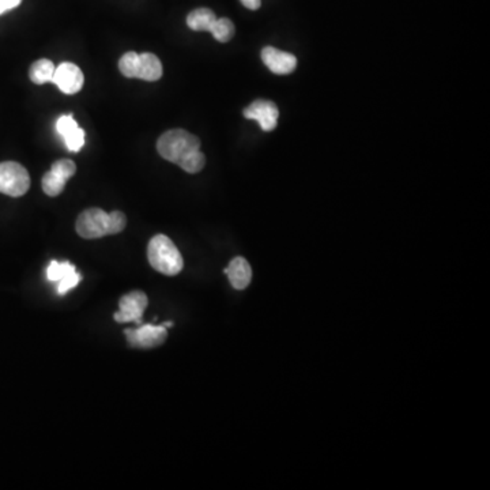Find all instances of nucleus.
I'll return each mask as SVG.
<instances>
[{
    "mask_svg": "<svg viewBox=\"0 0 490 490\" xmlns=\"http://www.w3.org/2000/svg\"><path fill=\"white\" fill-rule=\"evenodd\" d=\"M225 274L228 275L229 283L236 291H244L251 283L252 268L244 258H234L225 268Z\"/></svg>",
    "mask_w": 490,
    "mask_h": 490,
    "instance_id": "f8f14e48",
    "label": "nucleus"
},
{
    "mask_svg": "<svg viewBox=\"0 0 490 490\" xmlns=\"http://www.w3.org/2000/svg\"><path fill=\"white\" fill-rule=\"evenodd\" d=\"M80 281H82V277H80V274H78L77 271L69 274L67 277H64L63 280H60L59 283H57V293H59L60 296H64V294L69 293L72 289H74Z\"/></svg>",
    "mask_w": 490,
    "mask_h": 490,
    "instance_id": "6ab92c4d",
    "label": "nucleus"
},
{
    "mask_svg": "<svg viewBox=\"0 0 490 490\" xmlns=\"http://www.w3.org/2000/svg\"><path fill=\"white\" fill-rule=\"evenodd\" d=\"M148 259L151 267L158 273L174 277L182 273L184 260L174 242L165 234H157L148 242Z\"/></svg>",
    "mask_w": 490,
    "mask_h": 490,
    "instance_id": "7ed1b4c3",
    "label": "nucleus"
},
{
    "mask_svg": "<svg viewBox=\"0 0 490 490\" xmlns=\"http://www.w3.org/2000/svg\"><path fill=\"white\" fill-rule=\"evenodd\" d=\"M138 60L139 55L137 52H127L120 57L119 70L126 78H137Z\"/></svg>",
    "mask_w": 490,
    "mask_h": 490,
    "instance_id": "a211bd4d",
    "label": "nucleus"
},
{
    "mask_svg": "<svg viewBox=\"0 0 490 490\" xmlns=\"http://www.w3.org/2000/svg\"><path fill=\"white\" fill-rule=\"evenodd\" d=\"M163 77V63L156 55L142 54L138 60L137 78L148 80V82H156Z\"/></svg>",
    "mask_w": 490,
    "mask_h": 490,
    "instance_id": "ddd939ff",
    "label": "nucleus"
},
{
    "mask_svg": "<svg viewBox=\"0 0 490 490\" xmlns=\"http://www.w3.org/2000/svg\"><path fill=\"white\" fill-rule=\"evenodd\" d=\"M148 300L143 291H134L131 293L122 296L119 302V312L114 314V320L117 323H135L142 325V317L145 309L148 308Z\"/></svg>",
    "mask_w": 490,
    "mask_h": 490,
    "instance_id": "0eeeda50",
    "label": "nucleus"
},
{
    "mask_svg": "<svg viewBox=\"0 0 490 490\" xmlns=\"http://www.w3.org/2000/svg\"><path fill=\"white\" fill-rule=\"evenodd\" d=\"M217 17L210 9H197L190 13L187 17V25L195 32H210Z\"/></svg>",
    "mask_w": 490,
    "mask_h": 490,
    "instance_id": "4468645a",
    "label": "nucleus"
},
{
    "mask_svg": "<svg viewBox=\"0 0 490 490\" xmlns=\"http://www.w3.org/2000/svg\"><path fill=\"white\" fill-rule=\"evenodd\" d=\"M56 130L60 137L63 138L67 148L72 153L82 150L85 145V131L78 126L72 114H63L56 122Z\"/></svg>",
    "mask_w": 490,
    "mask_h": 490,
    "instance_id": "9b49d317",
    "label": "nucleus"
},
{
    "mask_svg": "<svg viewBox=\"0 0 490 490\" xmlns=\"http://www.w3.org/2000/svg\"><path fill=\"white\" fill-rule=\"evenodd\" d=\"M234 32H236V29H234L233 22L228 20V18H221V20L217 18V21L214 22L213 28L210 30L214 38L220 41V43H228V41H231L233 38Z\"/></svg>",
    "mask_w": 490,
    "mask_h": 490,
    "instance_id": "dca6fc26",
    "label": "nucleus"
},
{
    "mask_svg": "<svg viewBox=\"0 0 490 490\" xmlns=\"http://www.w3.org/2000/svg\"><path fill=\"white\" fill-rule=\"evenodd\" d=\"M22 0H0V15L20 6Z\"/></svg>",
    "mask_w": 490,
    "mask_h": 490,
    "instance_id": "aec40b11",
    "label": "nucleus"
},
{
    "mask_svg": "<svg viewBox=\"0 0 490 490\" xmlns=\"http://www.w3.org/2000/svg\"><path fill=\"white\" fill-rule=\"evenodd\" d=\"M163 325H164V327L168 328V327H172V325H173V323L166 322V323H164Z\"/></svg>",
    "mask_w": 490,
    "mask_h": 490,
    "instance_id": "4be33fe9",
    "label": "nucleus"
},
{
    "mask_svg": "<svg viewBox=\"0 0 490 490\" xmlns=\"http://www.w3.org/2000/svg\"><path fill=\"white\" fill-rule=\"evenodd\" d=\"M83 72L72 63H62L55 69L52 83L57 86L64 95H75L82 89Z\"/></svg>",
    "mask_w": 490,
    "mask_h": 490,
    "instance_id": "1a4fd4ad",
    "label": "nucleus"
},
{
    "mask_svg": "<svg viewBox=\"0 0 490 490\" xmlns=\"http://www.w3.org/2000/svg\"><path fill=\"white\" fill-rule=\"evenodd\" d=\"M75 266L70 262H57V260H52L49 263L48 268H46V278L51 283H59L60 280H63L69 274L75 273Z\"/></svg>",
    "mask_w": 490,
    "mask_h": 490,
    "instance_id": "f3484780",
    "label": "nucleus"
},
{
    "mask_svg": "<svg viewBox=\"0 0 490 490\" xmlns=\"http://www.w3.org/2000/svg\"><path fill=\"white\" fill-rule=\"evenodd\" d=\"M262 60L263 63L274 74H291L297 67V59L294 55L280 51V49L274 48V46H266L263 49Z\"/></svg>",
    "mask_w": 490,
    "mask_h": 490,
    "instance_id": "9d476101",
    "label": "nucleus"
},
{
    "mask_svg": "<svg viewBox=\"0 0 490 490\" xmlns=\"http://www.w3.org/2000/svg\"><path fill=\"white\" fill-rule=\"evenodd\" d=\"M30 189L28 171L18 163L0 164V192L13 198L25 195Z\"/></svg>",
    "mask_w": 490,
    "mask_h": 490,
    "instance_id": "20e7f679",
    "label": "nucleus"
},
{
    "mask_svg": "<svg viewBox=\"0 0 490 490\" xmlns=\"http://www.w3.org/2000/svg\"><path fill=\"white\" fill-rule=\"evenodd\" d=\"M55 64L51 60L40 59L32 64L30 72H29V77L32 80L36 85H44V83L52 82L55 74Z\"/></svg>",
    "mask_w": 490,
    "mask_h": 490,
    "instance_id": "2eb2a0df",
    "label": "nucleus"
},
{
    "mask_svg": "<svg viewBox=\"0 0 490 490\" xmlns=\"http://www.w3.org/2000/svg\"><path fill=\"white\" fill-rule=\"evenodd\" d=\"M77 165L72 160H59L52 165L51 171L44 174L43 191L48 197H59L63 192L66 182L74 176Z\"/></svg>",
    "mask_w": 490,
    "mask_h": 490,
    "instance_id": "423d86ee",
    "label": "nucleus"
},
{
    "mask_svg": "<svg viewBox=\"0 0 490 490\" xmlns=\"http://www.w3.org/2000/svg\"><path fill=\"white\" fill-rule=\"evenodd\" d=\"M157 150L161 157L189 173H198L205 168L206 157L200 151L199 138L184 130H171L161 135Z\"/></svg>",
    "mask_w": 490,
    "mask_h": 490,
    "instance_id": "f257e3e1",
    "label": "nucleus"
},
{
    "mask_svg": "<svg viewBox=\"0 0 490 490\" xmlns=\"http://www.w3.org/2000/svg\"><path fill=\"white\" fill-rule=\"evenodd\" d=\"M240 2H241L242 6L247 7L249 10H252V12L260 9V6H262V0H240Z\"/></svg>",
    "mask_w": 490,
    "mask_h": 490,
    "instance_id": "412c9836",
    "label": "nucleus"
},
{
    "mask_svg": "<svg viewBox=\"0 0 490 490\" xmlns=\"http://www.w3.org/2000/svg\"><path fill=\"white\" fill-rule=\"evenodd\" d=\"M244 117L249 120H257L263 131L270 132L277 127L280 111L278 106L268 100H257L244 109Z\"/></svg>",
    "mask_w": 490,
    "mask_h": 490,
    "instance_id": "6e6552de",
    "label": "nucleus"
},
{
    "mask_svg": "<svg viewBox=\"0 0 490 490\" xmlns=\"http://www.w3.org/2000/svg\"><path fill=\"white\" fill-rule=\"evenodd\" d=\"M126 225L127 218L122 211L108 214L101 208H88L80 214L75 228L83 239L93 240L120 233Z\"/></svg>",
    "mask_w": 490,
    "mask_h": 490,
    "instance_id": "f03ea898",
    "label": "nucleus"
},
{
    "mask_svg": "<svg viewBox=\"0 0 490 490\" xmlns=\"http://www.w3.org/2000/svg\"><path fill=\"white\" fill-rule=\"evenodd\" d=\"M127 342L135 349H155L163 345L168 338V330L164 325H140L139 327L127 328Z\"/></svg>",
    "mask_w": 490,
    "mask_h": 490,
    "instance_id": "39448f33",
    "label": "nucleus"
}]
</instances>
